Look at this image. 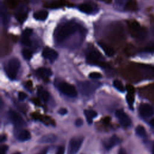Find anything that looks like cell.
<instances>
[{"label":"cell","mask_w":154,"mask_h":154,"mask_svg":"<svg viewBox=\"0 0 154 154\" xmlns=\"http://www.w3.org/2000/svg\"><path fill=\"white\" fill-rule=\"evenodd\" d=\"M16 17L17 20L20 23H22L26 19L27 8L26 6L23 5H21L19 6V7L16 10Z\"/></svg>","instance_id":"11"},{"label":"cell","mask_w":154,"mask_h":154,"mask_svg":"<svg viewBox=\"0 0 154 154\" xmlns=\"http://www.w3.org/2000/svg\"><path fill=\"white\" fill-rule=\"evenodd\" d=\"M38 95L39 96V97L45 102H47L49 99V93L45 90L44 89L43 87H39L38 88Z\"/></svg>","instance_id":"21"},{"label":"cell","mask_w":154,"mask_h":154,"mask_svg":"<svg viewBox=\"0 0 154 154\" xmlns=\"http://www.w3.org/2000/svg\"><path fill=\"white\" fill-rule=\"evenodd\" d=\"M82 123H83V121H82V120L81 119H80V118L77 119L76 120V121H75V125H76V126H78V127L81 126L82 125Z\"/></svg>","instance_id":"35"},{"label":"cell","mask_w":154,"mask_h":154,"mask_svg":"<svg viewBox=\"0 0 154 154\" xmlns=\"http://www.w3.org/2000/svg\"><path fill=\"white\" fill-rule=\"evenodd\" d=\"M102 77V75L99 73V72H91L90 73L89 75V78L91 79H99Z\"/></svg>","instance_id":"29"},{"label":"cell","mask_w":154,"mask_h":154,"mask_svg":"<svg viewBox=\"0 0 154 154\" xmlns=\"http://www.w3.org/2000/svg\"><path fill=\"white\" fill-rule=\"evenodd\" d=\"M20 63L17 58H11L7 63L5 67V71L7 76L11 80L16 78Z\"/></svg>","instance_id":"2"},{"label":"cell","mask_w":154,"mask_h":154,"mask_svg":"<svg viewBox=\"0 0 154 154\" xmlns=\"http://www.w3.org/2000/svg\"><path fill=\"white\" fill-rule=\"evenodd\" d=\"M57 140V137L52 134L43 135L40 140V143H52Z\"/></svg>","instance_id":"19"},{"label":"cell","mask_w":154,"mask_h":154,"mask_svg":"<svg viewBox=\"0 0 154 154\" xmlns=\"http://www.w3.org/2000/svg\"><path fill=\"white\" fill-rule=\"evenodd\" d=\"M22 54L25 60H29L32 57V52L28 49H24L22 51Z\"/></svg>","instance_id":"27"},{"label":"cell","mask_w":154,"mask_h":154,"mask_svg":"<svg viewBox=\"0 0 154 154\" xmlns=\"http://www.w3.org/2000/svg\"><path fill=\"white\" fill-rule=\"evenodd\" d=\"M8 4L11 6V7H14L16 4V0H7Z\"/></svg>","instance_id":"37"},{"label":"cell","mask_w":154,"mask_h":154,"mask_svg":"<svg viewBox=\"0 0 154 154\" xmlns=\"http://www.w3.org/2000/svg\"><path fill=\"white\" fill-rule=\"evenodd\" d=\"M64 151H65L64 147L60 146V147H58V150L57 151L56 154H64Z\"/></svg>","instance_id":"34"},{"label":"cell","mask_w":154,"mask_h":154,"mask_svg":"<svg viewBox=\"0 0 154 154\" xmlns=\"http://www.w3.org/2000/svg\"><path fill=\"white\" fill-rule=\"evenodd\" d=\"M67 112V109L64 108H61L58 110V113L61 115H64Z\"/></svg>","instance_id":"36"},{"label":"cell","mask_w":154,"mask_h":154,"mask_svg":"<svg viewBox=\"0 0 154 154\" xmlns=\"http://www.w3.org/2000/svg\"><path fill=\"white\" fill-rule=\"evenodd\" d=\"M126 89L128 91V94L126 95V101L131 108L133 106L134 102V88L131 85H128L126 86Z\"/></svg>","instance_id":"14"},{"label":"cell","mask_w":154,"mask_h":154,"mask_svg":"<svg viewBox=\"0 0 154 154\" xmlns=\"http://www.w3.org/2000/svg\"><path fill=\"white\" fill-rule=\"evenodd\" d=\"M36 73L39 77L42 78V79H46L52 75V72L50 69L46 67H40L37 70Z\"/></svg>","instance_id":"16"},{"label":"cell","mask_w":154,"mask_h":154,"mask_svg":"<svg viewBox=\"0 0 154 154\" xmlns=\"http://www.w3.org/2000/svg\"><path fill=\"white\" fill-rule=\"evenodd\" d=\"M121 142L120 139L116 135H112L108 140H105L103 144L105 148L107 150H109L114 146L119 144Z\"/></svg>","instance_id":"13"},{"label":"cell","mask_w":154,"mask_h":154,"mask_svg":"<svg viewBox=\"0 0 154 154\" xmlns=\"http://www.w3.org/2000/svg\"><path fill=\"white\" fill-rule=\"evenodd\" d=\"M48 16V13L47 11L45 10H40L38 11H36L34 13L33 17L35 19L37 20L43 21L45 20Z\"/></svg>","instance_id":"20"},{"label":"cell","mask_w":154,"mask_h":154,"mask_svg":"<svg viewBox=\"0 0 154 154\" xmlns=\"http://www.w3.org/2000/svg\"><path fill=\"white\" fill-rule=\"evenodd\" d=\"M43 57L48 60L53 61L58 57V53L53 49L49 47H45L42 52Z\"/></svg>","instance_id":"10"},{"label":"cell","mask_w":154,"mask_h":154,"mask_svg":"<svg viewBox=\"0 0 154 154\" xmlns=\"http://www.w3.org/2000/svg\"><path fill=\"white\" fill-rule=\"evenodd\" d=\"M98 45L102 48V49L103 51V52L107 56L112 57L114 55L115 51L112 47L109 46L108 45L102 42H98Z\"/></svg>","instance_id":"17"},{"label":"cell","mask_w":154,"mask_h":154,"mask_svg":"<svg viewBox=\"0 0 154 154\" xmlns=\"http://www.w3.org/2000/svg\"><path fill=\"white\" fill-rule=\"evenodd\" d=\"M27 97V95L26 93H25L24 92H19V94H18V99L20 101H22V100H24Z\"/></svg>","instance_id":"32"},{"label":"cell","mask_w":154,"mask_h":154,"mask_svg":"<svg viewBox=\"0 0 154 154\" xmlns=\"http://www.w3.org/2000/svg\"><path fill=\"white\" fill-rule=\"evenodd\" d=\"M152 154H154V142L153 143V146H152Z\"/></svg>","instance_id":"44"},{"label":"cell","mask_w":154,"mask_h":154,"mask_svg":"<svg viewBox=\"0 0 154 154\" xmlns=\"http://www.w3.org/2000/svg\"><path fill=\"white\" fill-rule=\"evenodd\" d=\"M78 29V25L75 22H69L61 24L57 26L54 32L55 40L61 42L66 39L68 37L75 32Z\"/></svg>","instance_id":"1"},{"label":"cell","mask_w":154,"mask_h":154,"mask_svg":"<svg viewBox=\"0 0 154 154\" xmlns=\"http://www.w3.org/2000/svg\"><path fill=\"white\" fill-rule=\"evenodd\" d=\"M63 4L62 3L61 1H54L52 2L50 5L51 8H58L59 7H61V5H63Z\"/></svg>","instance_id":"30"},{"label":"cell","mask_w":154,"mask_h":154,"mask_svg":"<svg viewBox=\"0 0 154 154\" xmlns=\"http://www.w3.org/2000/svg\"><path fill=\"white\" fill-rule=\"evenodd\" d=\"M83 140L84 138L81 136L72 138L69 143L67 154H76L82 145Z\"/></svg>","instance_id":"6"},{"label":"cell","mask_w":154,"mask_h":154,"mask_svg":"<svg viewBox=\"0 0 154 154\" xmlns=\"http://www.w3.org/2000/svg\"><path fill=\"white\" fill-rule=\"evenodd\" d=\"M8 146L7 145H2L0 148V154H6V152L8 150Z\"/></svg>","instance_id":"33"},{"label":"cell","mask_w":154,"mask_h":154,"mask_svg":"<svg viewBox=\"0 0 154 154\" xmlns=\"http://www.w3.org/2000/svg\"><path fill=\"white\" fill-rule=\"evenodd\" d=\"M153 75H154V69H153Z\"/></svg>","instance_id":"47"},{"label":"cell","mask_w":154,"mask_h":154,"mask_svg":"<svg viewBox=\"0 0 154 154\" xmlns=\"http://www.w3.org/2000/svg\"><path fill=\"white\" fill-rule=\"evenodd\" d=\"M101 58H103L102 55L97 50H91L87 55V60L89 63L97 64L101 67H106V63L102 61Z\"/></svg>","instance_id":"5"},{"label":"cell","mask_w":154,"mask_h":154,"mask_svg":"<svg viewBox=\"0 0 154 154\" xmlns=\"http://www.w3.org/2000/svg\"><path fill=\"white\" fill-rule=\"evenodd\" d=\"M32 30L31 29H30V28H26V29L23 31V32L22 35L29 37V36L31 35V34H32Z\"/></svg>","instance_id":"31"},{"label":"cell","mask_w":154,"mask_h":154,"mask_svg":"<svg viewBox=\"0 0 154 154\" xmlns=\"http://www.w3.org/2000/svg\"><path fill=\"white\" fill-rule=\"evenodd\" d=\"M109 120H110V119H109V117H106V118L104 119V123H108L109 122Z\"/></svg>","instance_id":"40"},{"label":"cell","mask_w":154,"mask_h":154,"mask_svg":"<svg viewBox=\"0 0 154 154\" xmlns=\"http://www.w3.org/2000/svg\"><path fill=\"white\" fill-rule=\"evenodd\" d=\"M139 112L143 117H149L153 113L152 107L148 103H142L139 108Z\"/></svg>","instance_id":"12"},{"label":"cell","mask_w":154,"mask_h":154,"mask_svg":"<svg viewBox=\"0 0 154 154\" xmlns=\"http://www.w3.org/2000/svg\"><path fill=\"white\" fill-rule=\"evenodd\" d=\"M118 154H127V153H126V150L123 148H120Z\"/></svg>","instance_id":"38"},{"label":"cell","mask_w":154,"mask_h":154,"mask_svg":"<svg viewBox=\"0 0 154 154\" xmlns=\"http://www.w3.org/2000/svg\"><path fill=\"white\" fill-rule=\"evenodd\" d=\"M16 138L19 141H25L30 139V133L25 129H20L16 134Z\"/></svg>","instance_id":"18"},{"label":"cell","mask_w":154,"mask_h":154,"mask_svg":"<svg viewBox=\"0 0 154 154\" xmlns=\"http://www.w3.org/2000/svg\"><path fill=\"white\" fill-rule=\"evenodd\" d=\"M0 12H1V18L2 22L4 25H7L10 20V16L5 6L2 2L1 3Z\"/></svg>","instance_id":"15"},{"label":"cell","mask_w":154,"mask_h":154,"mask_svg":"<svg viewBox=\"0 0 154 154\" xmlns=\"http://www.w3.org/2000/svg\"><path fill=\"white\" fill-rule=\"evenodd\" d=\"M46 152H47L46 150H45V151H43L41 154H46Z\"/></svg>","instance_id":"45"},{"label":"cell","mask_w":154,"mask_h":154,"mask_svg":"<svg viewBox=\"0 0 154 154\" xmlns=\"http://www.w3.org/2000/svg\"><path fill=\"white\" fill-rule=\"evenodd\" d=\"M57 87L62 93L69 97H75L77 95V91L75 87L67 82H60L57 84Z\"/></svg>","instance_id":"7"},{"label":"cell","mask_w":154,"mask_h":154,"mask_svg":"<svg viewBox=\"0 0 154 154\" xmlns=\"http://www.w3.org/2000/svg\"><path fill=\"white\" fill-rule=\"evenodd\" d=\"M21 43L22 45H25L26 46H30L31 45V42L29 40V37H25V36L22 35Z\"/></svg>","instance_id":"28"},{"label":"cell","mask_w":154,"mask_h":154,"mask_svg":"<svg viewBox=\"0 0 154 154\" xmlns=\"http://www.w3.org/2000/svg\"><path fill=\"white\" fill-rule=\"evenodd\" d=\"M137 8V4L135 0H128L125 4V9L127 11H134Z\"/></svg>","instance_id":"23"},{"label":"cell","mask_w":154,"mask_h":154,"mask_svg":"<svg viewBox=\"0 0 154 154\" xmlns=\"http://www.w3.org/2000/svg\"><path fill=\"white\" fill-rule=\"evenodd\" d=\"M29 1L31 3H37L38 1H40V0H29Z\"/></svg>","instance_id":"42"},{"label":"cell","mask_w":154,"mask_h":154,"mask_svg":"<svg viewBox=\"0 0 154 154\" xmlns=\"http://www.w3.org/2000/svg\"><path fill=\"white\" fill-rule=\"evenodd\" d=\"M98 87V84L89 81H82L78 83V88L81 93L85 96L91 94Z\"/></svg>","instance_id":"4"},{"label":"cell","mask_w":154,"mask_h":154,"mask_svg":"<svg viewBox=\"0 0 154 154\" xmlns=\"http://www.w3.org/2000/svg\"><path fill=\"white\" fill-rule=\"evenodd\" d=\"M6 140V136L5 135H2L1 136V142L4 141Z\"/></svg>","instance_id":"39"},{"label":"cell","mask_w":154,"mask_h":154,"mask_svg":"<svg viewBox=\"0 0 154 154\" xmlns=\"http://www.w3.org/2000/svg\"><path fill=\"white\" fill-rule=\"evenodd\" d=\"M84 115L85 116L87 122L89 124H91L93 122V119L95 117L97 116V112L94 111H92V110L85 109L84 110Z\"/></svg>","instance_id":"22"},{"label":"cell","mask_w":154,"mask_h":154,"mask_svg":"<svg viewBox=\"0 0 154 154\" xmlns=\"http://www.w3.org/2000/svg\"><path fill=\"white\" fill-rule=\"evenodd\" d=\"M9 118L13 125L17 129H21L26 126V124L23 118L16 111L10 110L8 112Z\"/></svg>","instance_id":"8"},{"label":"cell","mask_w":154,"mask_h":154,"mask_svg":"<svg viewBox=\"0 0 154 154\" xmlns=\"http://www.w3.org/2000/svg\"><path fill=\"white\" fill-rule=\"evenodd\" d=\"M128 28L131 35L138 40H143L146 36V30L135 20L128 22Z\"/></svg>","instance_id":"3"},{"label":"cell","mask_w":154,"mask_h":154,"mask_svg":"<svg viewBox=\"0 0 154 154\" xmlns=\"http://www.w3.org/2000/svg\"><path fill=\"white\" fill-rule=\"evenodd\" d=\"M13 154H20V152H16V153H14Z\"/></svg>","instance_id":"46"},{"label":"cell","mask_w":154,"mask_h":154,"mask_svg":"<svg viewBox=\"0 0 154 154\" xmlns=\"http://www.w3.org/2000/svg\"><path fill=\"white\" fill-rule=\"evenodd\" d=\"M116 116L118 119L121 125L125 128L129 127L131 124L129 117L122 109H119L116 112Z\"/></svg>","instance_id":"9"},{"label":"cell","mask_w":154,"mask_h":154,"mask_svg":"<svg viewBox=\"0 0 154 154\" xmlns=\"http://www.w3.org/2000/svg\"><path fill=\"white\" fill-rule=\"evenodd\" d=\"M150 124H151V125L154 128V118L151 120V121H150Z\"/></svg>","instance_id":"43"},{"label":"cell","mask_w":154,"mask_h":154,"mask_svg":"<svg viewBox=\"0 0 154 154\" xmlns=\"http://www.w3.org/2000/svg\"><path fill=\"white\" fill-rule=\"evenodd\" d=\"M100 1H103V2H105V3L109 4V3H110V2H111V1H112V0H100Z\"/></svg>","instance_id":"41"},{"label":"cell","mask_w":154,"mask_h":154,"mask_svg":"<svg viewBox=\"0 0 154 154\" xmlns=\"http://www.w3.org/2000/svg\"><path fill=\"white\" fill-rule=\"evenodd\" d=\"M79 10L85 13H90L92 11V7L88 4H81L78 6Z\"/></svg>","instance_id":"24"},{"label":"cell","mask_w":154,"mask_h":154,"mask_svg":"<svg viewBox=\"0 0 154 154\" xmlns=\"http://www.w3.org/2000/svg\"><path fill=\"white\" fill-rule=\"evenodd\" d=\"M136 134L141 137H145L146 136V132L144 128L141 125H138L135 129Z\"/></svg>","instance_id":"26"},{"label":"cell","mask_w":154,"mask_h":154,"mask_svg":"<svg viewBox=\"0 0 154 154\" xmlns=\"http://www.w3.org/2000/svg\"><path fill=\"white\" fill-rule=\"evenodd\" d=\"M113 85L119 91L124 92L125 90V87H124L123 83L118 79H116V80L114 81Z\"/></svg>","instance_id":"25"}]
</instances>
